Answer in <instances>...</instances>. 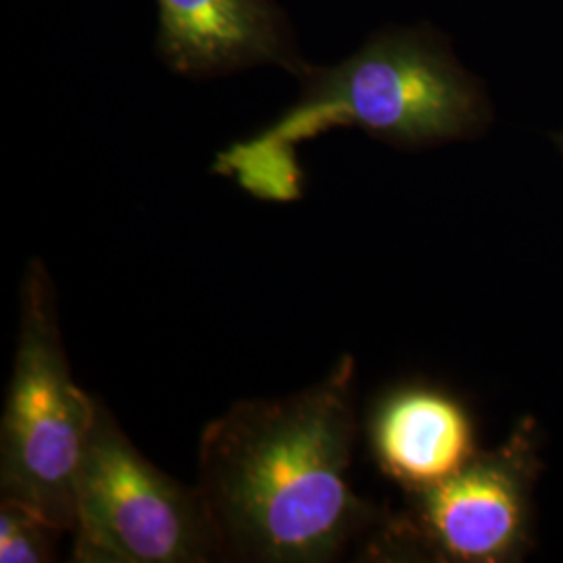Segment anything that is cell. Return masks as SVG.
<instances>
[{
    "label": "cell",
    "mask_w": 563,
    "mask_h": 563,
    "mask_svg": "<svg viewBox=\"0 0 563 563\" xmlns=\"http://www.w3.org/2000/svg\"><path fill=\"white\" fill-rule=\"evenodd\" d=\"M63 532L25 505L0 501V563L55 562Z\"/></svg>",
    "instance_id": "cell-8"
},
{
    "label": "cell",
    "mask_w": 563,
    "mask_h": 563,
    "mask_svg": "<svg viewBox=\"0 0 563 563\" xmlns=\"http://www.w3.org/2000/svg\"><path fill=\"white\" fill-rule=\"evenodd\" d=\"M353 378L344 355L320 383L236 402L205 426L195 486L220 562H334L380 522L349 481Z\"/></svg>",
    "instance_id": "cell-1"
},
{
    "label": "cell",
    "mask_w": 563,
    "mask_h": 563,
    "mask_svg": "<svg viewBox=\"0 0 563 563\" xmlns=\"http://www.w3.org/2000/svg\"><path fill=\"white\" fill-rule=\"evenodd\" d=\"M157 57L174 74L207 80L274 65L307 71L295 27L276 0H157Z\"/></svg>",
    "instance_id": "cell-6"
},
{
    "label": "cell",
    "mask_w": 563,
    "mask_h": 563,
    "mask_svg": "<svg viewBox=\"0 0 563 563\" xmlns=\"http://www.w3.org/2000/svg\"><path fill=\"white\" fill-rule=\"evenodd\" d=\"M74 505V562L218 560L197 486L178 483L146 460L102 401L84 444Z\"/></svg>",
    "instance_id": "cell-4"
},
{
    "label": "cell",
    "mask_w": 563,
    "mask_h": 563,
    "mask_svg": "<svg viewBox=\"0 0 563 563\" xmlns=\"http://www.w3.org/2000/svg\"><path fill=\"white\" fill-rule=\"evenodd\" d=\"M301 95L280 118L216 157L213 174L267 202L302 197L297 148L355 125L378 141L422 148L478 139L493 120L483 81L430 23L388 25L336 65H309Z\"/></svg>",
    "instance_id": "cell-2"
},
{
    "label": "cell",
    "mask_w": 563,
    "mask_h": 563,
    "mask_svg": "<svg viewBox=\"0 0 563 563\" xmlns=\"http://www.w3.org/2000/svg\"><path fill=\"white\" fill-rule=\"evenodd\" d=\"M528 439L514 437L499 451L476 453L451 478L409 493L407 509L383 522L367 553L376 560L420 555L453 563H501L522 555L534 476Z\"/></svg>",
    "instance_id": "cell-5"
},
{
    "label": "cell",
    "mask_w": 563,
    "mask_h": 563,
    "mask_svg": "<svg viewBox=\"0 0 563 563\" xmlns=\"http://www.w3.org/2000/svg\"><path fill=\"white\" fill-rule=\"evenodd\" d=\"M99 399L71 376L55 286L41 260L21 284L20 332L0 423V501L74 530L76 476Z\"/></svg>",
    "instance_id": "cell-3"
},
{
    "label": "cell",
    "mask_w": 563,
    "mask_h": 563,
    "mask_svg": "<svg viewBox=\"0 0 563 563\" xmlns=\"http://www.w3.org/2000/svg\"><path fill=\"white\" fill-rule=\"evenodd\" d=\"M369 444L384 474L407 493L443 483L476 455L465 407L432 386L388 393L372 411Z\"/></svg>",
    "instance_id": "cell-7"
},
{
    "label": "cell",
    "mask_w": 563,
    "mask_h": 563,
    "mask_svg": "<svg viewBox=\"0 0 563 563\" xmlns=\"http://www.w3.org/2000/svg\"><path fill=\"white\" fill-rule=\"evenodd\" d=\"M558 144H560V148L563 151V136H558Z\"/></svg>",
    "instance_id": "cell-9"
}]
</instances>
